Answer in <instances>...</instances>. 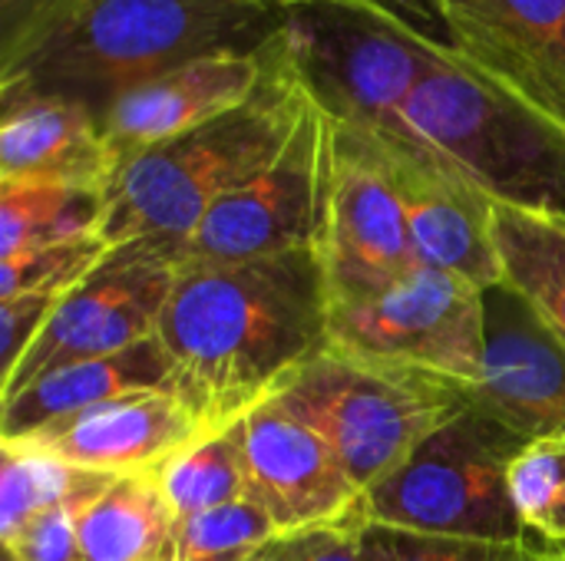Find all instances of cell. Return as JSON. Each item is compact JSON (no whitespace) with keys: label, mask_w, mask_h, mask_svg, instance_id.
Returning a JSON list of instances; mask_svg holds the SVG:
<instances>
[{"label":"cell","mask_w":565,"mask_h":561,"mask_svg":"<svg viewBox=\"0 0 565 561\" xmlns=\"http://www.w3.org/2000/svg\"><path fill=\"white\" fill-rule=\"evenodd\" d=\"M331 294L315 248L225 268H179L159 321L175 393L209 430L271 400L328 347Z\"/></svg>","instance_id":"cell-1"},{"label":"cell","mask_w":565,"mask_h":561,"mask_svg":"<svg viewBox=\"0 0 565 561\" xmlns=\"http://www.w3.org/2000/svg\"><path fill=\"white\" fill-rule=\"evenodd\" d=\"M288 0H53L0 43V93L103 112L132 86L209 53H258Z\"/></svg>","instance_id":"cell-2"},{"label":"cell","mask_w":565,"mask_h":561,"mask_svg":"<svg viewBox=\"0 0 565 561\" xmlns=\"http://www.w3.org/2000/svg\"><path fill=\"white\" fill-rule=\"evenodd\" d=\"M311 103L281 30L268 43L262 83L242 106L132 155L113 172L99 235L109 248L152 241L175 251L228 192L285 149Z\"/></svg>","instance_id":"cell-3"},{"label":"cell","mask_w":565,"mask_h":561,"mask_svg":"<svg viewBox=\"0 0 565 561\" xmlns=\"http://www.w3.org/2000/svg\"><path fill=\"white\" fill-rule=\"evenodd\" d=\"M497 205L565 215V126L470 66L447 36L401 109V132Z\"/></svg>","instance_id":"cell-4"},{"label":"cell","mask_w":565,"mask_h":561,"mask_svg":"<svg viewBox=\"0 0 565 561\" xmlns=\"http://www.w3.org/2000/svg\"><path fill=\"white\" fill-rule=\"evenodd\" d=\"M271 400L331 446L364 496L407 463L427 436L470 407L457 384L334 347L308 360Z\"/></svg>","instance_id":"cell-5"},{"label":"cell","mask_w":565,"mask_h":561,"mask_svg":"<svg viewBox=\"0 0 565 561\" xmlns=\"http://www.w3.org/2000/svg\"><path fill=\"white\" fill-rule=\"evenodd\" d=\"M285 40L324 116L397 136L401 109L430 69L440 36L387 0H288Z\"/></svg>","instance_id":"cell-6"},{"label":"cell","mask_w":565,"mask_h":561,"mask_svg":"<svg viewBox=\"0 0 565 561\" xmlns=\"http://www.w3.org/2000/svg\"><path fill=\"white\" fill-rule=\"evenodd\" d=\"M520 446V436L467 407L364 496V522L530 546L536 539L523 529L510 496V460Z\"/></svg>","instance_id":"cell-7"},{"label":"cell","mask_w":565,"mask_h":561,"mask_svg":"<svg viewBox=\"0 0 565 561\" xmlns=\"http://www.w3.org/2000/svg\"><path fill=\"white\" fill-rule=\"evenodd\" d=\"M328 347L467 393L487 360V291L420 261L371 298L331 304Z\"/></svg>","instance_id":"cell-8"},{"label":"cell","mask_w":565,"mask_h":561,"mask_svg":"<svg viewBox=\"0 0 565 561\" xmlns=\"http://www.w3.org/2000/svg\"><path fill=\"white\" fill-rule=\"evenodd\" d=\"M331 304L371 298L420 265L377 136L324 116L318 238Z\"/></svg>","instance_id":"cell-9"},{"label":"cell","mask_w":565,"mask_h":561,"mask_svg":"<svg viewBox=\"0 0 565 561\" xmlns=\"http://www.w3.org/2000/svg\"><path fill=\"white\" fill-rule=\"evenodd\" d=\"M175 278L179 261L172 248L152 241L113 248L109 258L56 304L40 341L26 350L10 380L0 384V400L56 367L109 357L156 337Z\"/></svg>","instance_id":"cell-10"},{"label":"cell","mask_w":565,"mask_h":561,"mask_svg":"<svg viewBox=\"0 0 565 561\" xmlns=\"http://www.w3.org/2000/svg\"><path fill=\"white\" fill-rule=\"evenodd\" d=\"M321 152L324 112L311 103L285 149L228 192L175 248L179 268H225L315 248Z\"/></svg>","instance_id":"cell-11"},{"label":"cell","mask_w":565,"mask_h":561,"mask_svg":"<svg viewBox=\"0 0 565 561\" xmlns=\"http://www.w3.org/2000/svg\"><path fill=\"white\" fill-rule=\"evenodd\" d=\"M242 430L248 503H255L278 532L364 522V493L305 420L265 400L242 417Z\"/></svg>","instance_id":"cell-12"},{"label":"cell","mask_w":565,"mask_h":561,"mask_svg":"<svg viewBox=\"0 0 565 561\" xmlns=\"http://www.w3.org/2000/svg\"><path fill=\"white\" fill-rule=\"evenodd\" d=\"M447 43L565 126V0H427Z\"/></svg>","instance_id":"cell-13"},{"label":"cell","mask_w":565,"mask_h":561,"mask_svg":"<svg viewBox=\"0 0 565 561\" xmlns=\"http://www.w3.org/2000/svg\"><path fill=\"white\" fill-rule=\"evenodd\" d=\"M377 139L397 182L417 258L480 291L500 288L503 268L493 241V202L407 136Z\"/></svg>","instance_id":"cell-14"},{"label":"cell","mask_w":565,"mask_h":561,"mask_svg":"<svg viewBox=\"0 0 565 561\" xmlns=\"http://www.w3.org/2000/svg\"><path fill=\"white\" fill-rule=\"evenodd\" d=\"M467 403L523 443L565 436V347L503 284L487 291V360Z\"/></svg>","instance_id":"cell-15"},{"label":"cell","mask_w":565,"mask_h":561,"mask_svg":"<svg viewBox=\"0 0 565 561\" xmlns=\"http://www.w3.org/2000/svg\"><path fill=\"white\" fill-rule=\"evenodd\" d=\"M265 63L268 46L258 53H209L126 89L103 112V129L116 169L146 149L162 145L242 106L262 83Z\"/></svg>","instance_id":"cell-16"},{"label":"cell","mask_w":565,"mask_h":561,"mask_svg":"<svg viewBox=\"0 0 565 561\" xmlns=\"http://www.w3.org/2000/svg\"><path fill=\"white\" fill-rule=\"evenodd\" d=\"M205 433L215 430H209L175 390H149L93 407L17 446L40 450L76 470L126 476L159 470Z\"/></svg>","instance_id":"cell-17"},{"label":"cell","mask_w":565,"mask_h":561,"mask_svg":"<svg viewBox=\"0 0 565 561\" xmlns=\"http://www.w3.org/2000/svg\"><path fill=\"white\" fill-rule=\"evenodd\" d=\"M116 172L103 119L79 103L0 93V182L106 188Z\"/></svg>","instance_id":"cell-18"},{"label":"cell","mask_w":565,"mask_h":561,"mask_svg":"<svg viewBox=\"0 0 565 561\" xmlns=\"http://www.w3.org/2000/svg\"><path fill=\"white\" fill-rule=\"evenodd\" d=\"M149 390H175V364L159 334L109 357L56 367L0 400V443L30 440L93 407Z\"/></svg>","instance_id":"cell-19"},{"label":"cell","mask_w":565,"mask_h":561,"mask_svg":"<svg viewBox=\"0 0 565 561\" xmlns=\"http://www.w3.org/2000/svg\"><path fill=\"white\" fill-rule=\"evenodd\" d=\"M83 561H175L179 516L152 473L116 476L79 513Z\"/></svg>","instance_id":"cell-20"},{"label":"cell","mask_w":565,"mask_h":561,"mask_svg":"<svg viewBox=\"0 0 565 561\" xmlns=\"http://www.w3.org/2000/svg\"><path fill=\"white\" fill-rule=\"evenodd\" d=\"M493 241L510 288L536 324L565 347V215L493 202Z\"/></svg>","instance_id":"cell-21"},{"label":"cell","mask_w":565,"mask_h":561,"mask_svg":"<svg viewBox=\"0 0 565 561\" xmlns=\"http://www.w3.org/2000/svg\"><path fill=\"white\" fill-rule=\"evenodd\" d=\"M106 215V188L70 182H0V261L99 235Z\"/></svg>","instance_id":"cell-22"},{"label":"cell","mask_w":565,"mask_h":561,"mask_svg":"<svg viewBox=\"0 0 565 561\" xmlns=\"http://www.w3.org/2000/svg\"><path fill=\"white\" fill-rule=\"evenodd\" d=\"M172 513L195 519L248 499V463H245V430L242 420L205 433L172 460L156 470Z\"/></svg>","instance_id":"cell-23"},{"label":"cell","mask_w":565,"mask_h":561,"mask_svg":"<svg viewBox=\"0 0 565 561\" xmlns=\"http://www.w3.org/2000/svg\"><path fill=\"white\" fill-rule=\"evenodd\" d=\"M0 542L13 539L30 519L113 479L109 473L76 470L17 443H0Z\"/></svg>","instance_id":"cell-24"},{"label":"cell","mask_w":565,"mask_h":561,"mask_svg":"<svg viewBox=\"0 0 565 561\" xmlns=\"http://www.w3.org/2000/svg\"><path fill=\"white\" fill-rule=\"evenodd\" d=\"M510 496L523 529L546 549H565V436H540L510 460Z\"/></svg>","instance_id":"cell-25"},{"label":"cell","mask_w":565,"mask_h":561,"mask_svg":"<svg viewBox=\"0 0 565 561\" xmlns=\"http://www.w3.org/2000/svg\"><path fill=\"white\" fill-rule=\"evenodd\" d=\"M109 245L103 235H86V238H70L56 245H43L13 258L0 261V298H17V294H53L66 298L76 291L106 258Z\"/></svg>","instance_id":"cell-26"},{"label":"cell","mask_w":565,"mask_h":561,"mask_svg":"<svg viewBox=\"0 0 565 561\" xmlns=\"http://www.w3.org/2000/svg\"><path fill=\"white\" fill-rule=\"evenodd\" d=\"M278 529L255 503H235L179 522L175 561H258Z\"/></svg>","instance_id":"cell-27"},{"label":"cell","mask_w":565,"mask_h":561,"mask_svg":"<svg viewBox=\"0 0 565 561\" xmlns=\"http://www.w3.org/2000/svg\"><path fill=\"white\" fill-rule=\"evenodd\" d=\"M364 549H367V561H536L546 546L427 536V532L364 522Z\"/></svg>","instance_id":"cell-28"},{"label":"cell","mask_w":565,"mask_h":561,"mask_svg":"<svg viewBox=\"0 0 565 561\" xmlns=\"http://www.w3.org/2000/svg\"><path fill=\"white\" fill-rule=\"evenodd\" d=\"M116 479V476H113ZM109 479V483H113ZM106 483V486H109ZM106 486H96L89 493H79L73 499H66L63 506L30 519L13 539L0 542L3 549V561H83L79 555V513L106 489Z\"/></svg>","instance_id":"cell-29"},{"label":"cell","mask_w":565,"mask_h":561,"mask_svg":"<svg viewBox=\"0 0 565 561\" xmlns=\"http://www.w3.org/2000/svg\"><path fill=\"white\" fill-rule=\"evenodd\" d=\"M258 561H367L364 522L275 532Z\"/></svg>","instance_id":"cell-30"},{"label":"cell","mask_w":565,"mask_h":561,"mask_svg":"<svg viewBox=\"0 0 565 561\" xmlns=\"http://www.w3.org/2000/svg\"><path fill=\"white\" fill-rule=\"evenodd\" d=\"M63 298L53 294H17L0 298V384L20 367L26 350L40 341L46 321Z\"/></svg>","instance_id":"cell-31"},{"label":"cell","mask_w":565,"mask_h":561,"mask_svg":"<svg viewBox=\"0 0 565 561\" xmlns=\"http://www.w3.org/2000/svg\"><path fill=\"white\" fill-rule=\"evenodd\" d=\"M53 0H0V43L17 36L30 20H36Z\"/></svg>","instance_id":"cell-32"},{"label":"cell","mask_w":565,"mask_h":561,"mask_svg":"<svg viewBox=\"0 0 565 561\" xmlns=\"http://www.w3.org/2000/svg\"><path fill=\"white\" fill-rule=\"evenodd\" d=\"M536 561H565V549H543Z\"/></svg>","instance_id":"cell-33"}]
</instances>
